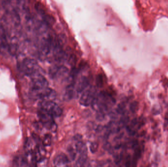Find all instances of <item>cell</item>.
Masks as SVG:
<instances>
[{
	"mask_svg": "<svg viewBox=\"0 0 168 167\" xmlns=\"http://www.w3.org/2000/svg\"><path fill=\"white\" fill-rule=\"evenodd\" d=\"M75 144V150L76 152H78L79 154H88L87 146L81 140H76Z\"/></svg>",
	"mask_w": 168,
	"mask_h": 167,
	"instance_id": "11",
	"label": "cell"
},
{
	"mask_svg": "<svg viewBox=\"0 0 168 167\" xmlns=\"http://www.w3.org/2000/svg\"><path fill=\"white\" fill-rule=\"evenodd\" d=\"M96 90L93 87L87 89L82 93L80 98V104L84 107H88L92 104L96 97Z\"/></svg>",
	"mask_w": 168,
	"mask_h": 167,
	"instance_id": "4",
	"label": "cell"
},
{
	"mask_svg": "<svg viewBox=\"0 0 168 167\" xmlns=\"http://www.w3.org/2000/svg\"><path fill=\"white\" fill-rule=\"evenodd\" d=\"M137 123H138V121H137V119H133V120L132 121L131 125H133V126H135V125H137Z\"/></svg>",
	"mask_w": 168,
	"mask_h": 167,
	"instance_id": "22",
	"label": "cell"
},
{
	"mask_svg": "<svg viewBox=\"0 0 168 167\" xmlns=\"http://www.w3.org/2000/svg\"><path fill=\"white\" fill-rule=\"evenodd\" d=\"M44 19L45 23L49 25L53 24L55 21V19L53 18V17L49 15H44Z\"/></svg>",
	"mask_w": 168,
	"mask_h": 167,
	"instance_id": "15",
	"label": "cell"
},
{
	"mask_svg": "<svg viewBox=\"0 0 168 167\" xmlns=\"http://www.w3.org/2000/svg\"><path fill=\"white\" fill-rule=\"evenodd\" d=\"M108 130L109 131L116 132L119 130V125L117 123L115 122H112L111 124H109V127H108Z\"/></svg>",
	"mask_w": 168,
	"mask_h": 167,
	"instance_id": "12",
	"label": "cell"
},
{
	"mask_svg": "<svg viewBox=\"0 0 168 167\" xmlns=\"http://www.w3.org/2000/svg\"><path fill=\"white\" fill-rule=\"evenodd\" d=\"M35 8L36 10H37V11L39 14H40L43 15V16L44 15H45V11L44 10V7H43V5L39 3H37L35 5Z\"/></svg>",
	"mask_w": 168,
	"mask_h": 167,
	"instance_id": "14",
	"label": "cell"
},
{
	"mask_svg": "<svg viewBox=\"0 0 168 167\" xmlns=\"http://www.w3.org/2000/svg\"><path fill=\"white\" fill-rule=\"evenodd\" d=\"M128 121H129V117L128 116H124L121 118V123L123 125H125L126 123H128Z\"/></svg>",
	"mask_w": 168,
	"mask_h": 167,
	"instance_id": "20",
	"label": "cell"
},
{
	"mask_svg": "<svg viewBox=\"0 0 168 167\" xmlns=\"http://www.w3.org/2000/svg\"><path fill=\"white\" fill-rule=\"evenodd\" d=\"M76 94L75 87V82L70 84L65 89V97L68 100H70L74 98Z\"/></svg>",
	"mask_w": 168,
	"mask_h": 167,
	"instance_id": "10",
	"label": "cell"
},
{
	"mask_svg": "<svg viewBox=\"0 0 168 167\" xmlns=\"http://www.w3.org/2000/svg\"><path fill=\"white\" fill-rule=\"evenodd\" d=\"M49 75L52 79H58L68 74V70L64 66H53L49 69Z\"/></svg>",
	"mask_w": 168,
	"mask_h": 167,
	"instance_id": "6",
	"label": "cell"
},
{
	"mask_svg": "<svg viewBox=\"0 0 168 167\" xmlns=\"http://www.w3.org/2000/svg\"><path fill=\"white\" fill-rule=\"evenodd\" d=\"M31 77V91L33 96L38 92L48 87V82L44 75L38 74Z\"/></svg>",
	"mask_w": 168,
	"mask_h": 167,
	"instance_id": "2",
	"label": "cell"
},
{
	"mask_svg": "<svg viewBox=\"0 0 168 167\" xmlns=\"http://www.w3.org/2000/svg\"><path fill=\"white\" fill-rule=\"evenodd\" d=\"M20 69L26 75L32 77L34 75L40 74V67L37 61L34 59L27 58L22 61L20 65Z\"/></svg>",
	"mask_w": 168,
	"mask_h": 167,
	"instance_id": "1",
	"label": "cell"
},
{
	"mask_svg": "<svg viewBox=\"0 0 168 167\" xmlns=\"http://www.w3.org/2000/svg\"><path fill=\"white\" fill-rule=\"evenodd\" d=\"M96 85L99 87H101L104 84L103 77L101 74H98L97 75L96 78Z\"/></svg>",
	"mask_w": 168,
	"mask_h": 167,
	"instance_id": "13",
	"label": "cell"
},
{
	"mask_svg": "<svg viewBox=\"0 0 168 167\" xmlns=\"http://www.w3.org/2000/svg\"><path fill=\"white\" fill-rule=\"evenodd\" d=\"M0 52L3 54L9 53V46L7 34L3 25H0Z\"/></svg>",
	"mask_w": 168,
	"mask_h": 167,
	"instance_id": "7",
	"label": "cell"
},
{
	"mask_svg": "<svg viewBox=\"0 0 168 167\" xmlns=\"http://www.w3.org/2000/svg\"><path fill=\"white\" fill-rule=\"evenodd\" d=\"M40 109L52 115L53 117H59L62 114V110L57 104L51 101H42L40 103Z\"/></svg>",
	"mask_w": 168,
	"mask_h": 167,
	"instance_id": "3",
	"label": "cell"
},
{
	"mask_svg": "<svg viewBox=\"0 0 168 167\" xmlns=\"http://www.w3.org/2000/svg\"><path fill=\"white\" fill-rule=\"evenodd\" d=\"M51 143V137L49 135H46L43 140V144L45 146L50 145Z\"/></svg>",
	"mask_w": 168,
	"mask_h": 167,
	"instance_id": "18",
	"label": "cell"
},
{
	"mask_svg": "<svg viewBox=\"0 0 168 167\" xmlns=\"http://www.w3.org/2000/svg\"><path fill=\"white\" fill-rule=\"evenodd\" d=\"M137 106H138V102L137 101H133L130 104V110L131 111V112H135L137 109Z\"/></svg>",
	"mask_w": 168,
	"mask_h": 167,
	"instance_id": "19",
	"label": "cell"
},
{
	"mask_svg": "<svg viewBox=\"0 0 168 167\" xmlns=\"http://www.w3.org/2000/svg\"><path fill=\"white\" fill-rule=\"evenodd\" d=\"M130 166H131V164H130V160H128L125 164V167H130Z\"/></svg>",
	"mask_w": 168,
	"mask_h": 167,
	"instance_id": "23",
	"label": "cell"
},
{
	"mask_svg": "<svg viewBox=\"0 0 168 167\" xmlns=\"http://www.w3.org/2000/svg\"><path fill=\"white\" fill-rule=\"evenodd\" d=\"M88 85H89V81L88 78L85 76L81 77L78 81L75 87V91L77 95L83 93L87 89Z\"/></svg>",
	"mask_w": 168,
	"mask_h": 167,
	"instance_id": "9",
	"label": "cell"
},
{
	"mask_svg": "<svg viewBox=\"0 0 168 167\" xmlns=\"http://www.w3.org/2000/svg\"><path fill=\"white\" fill-rule=\"evenodd\" d=\"M141 154V150H140V148H137L136 149L135 151V155L136 158H139L140 157Z\"/></svg>",
	"mask_w": 168,
	"mask_h": 167,
	"instance_id": "21",
	"label": "cell"
},
{
	"mask_svg": "<svg viewBox=\"0 0 168 167\" xmlns=\"http://www.w3.org/2000/svg\"><path fill=\"white\" fill-rule=\"evenodd\" d=\"M98 145L96 142H92L90 145V150L91 152L93 154L95 153L98 151Z\"/></svg>",
	"mask_w": 168,
	"mask_h": 167,
	"instance_id": "17",
	"label": "cell"
},
{
	"mask_svg": "<svg viewBox=\"0 0 168 167\" xmlns=\"http://www.w3.org/2000/svg\"><path fill=\"white\" fill-rule=\"evenodd\" d=\"M125 105L124 104H120L118 105V107H117V113L120 114H124L125 113Z\"/></svg>",
	"mask_w": 168,
	"mask_h": 167,
	"instance_id": "16",
	"label": "cell"
},
{
	"mask_svg": "<svg viewBox=\"0 0 168 167\" xmlns=\"http://www.w3.org/2000/svg\"><path fill=\"white\" fill-rule=\"evenodd\" d=\"M38 117L42 125L49 129H52L55 125L54 121L52 115L43 109H39L38 112Z\"/></svg>",
	"mask_w": 168,
	"mask_h": 167,
	"instance_id": "5",
	"label": "cell"
},
{
	"mask_svg": "<svg viewBox=\"0 0 168 167\" xmlns=\"http://www.w3.org/2000/svg\"><path fill=\"white\" fill-rule=\"evenodd\" d=\"M53 165L54 167H69V160L67 155L61 153L54 158Z\"/></svg>",
	"mask_w": 168,
	"mask_h": 167,
	"instance_id": "8",
	"label": "cell"
}]
</instances>
